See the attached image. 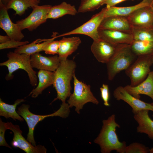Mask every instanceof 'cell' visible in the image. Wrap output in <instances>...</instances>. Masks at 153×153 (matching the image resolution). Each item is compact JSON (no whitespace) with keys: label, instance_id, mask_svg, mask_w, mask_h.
<instances>
[{"label":"cell","instance_id":"26","mask_svg":"<svg viewBox=\"0 0 153 153\" xmlns=\"http://www.w3.org/2000/svg\"><path fill=\"white\" fill-rule=\"evenodd\" d=\"M40 2V0H11L6 7L8 10H14L15 14L21 16L28 8L38 5Z\"/></svg>","mask_w":153,"mask_h":153},{"label":"cell","instance_id":"32","mask_svg":"<svg viewBox=\"0 0 153 153\" xmlns=\"http://www.w3.org/2000/svg\"><path fill=\"white\" fill-rule=\"evenodd\" d=\"M29 41H18L13 40H10L9 41L4 43H0V49L2 50L12 48H17L21 46L27 44Z\"/></svg>","mask_w":153,"mask_h":153},{"label":"cell","instance_id":"2","mask_svg":"<svg viewBox=\"0 0 153 153\" xmlns=\"http://www.w3.org/2000/svg\"><path fill=\"white\" fill-rule=\"evenodd\" d=\"M76 63L73 60H61L60 65L54 72L53 85L57 96L52 102L57 99L65 102L67 97L71 95V81L76 67Z\"/></svg>","mask_w":153,"mask_h":153},{"label":"cell","instance_id":"29","mask_svg":"<svg viewBox=\"0 0 153 153\" xmlns=\"http://www.w3.org/2000/svg\"><path fill=\"white\" fill-rule=\"evenodd\" d=\"M104 0H80L78 9L79 13L92 12L98 9Z\"/></svg>","mask_w":153,"mask_h":153},{"label":"cell","instance_id":"31","mask_svg":"<svg viewBox=\"0 0 153 153\" xmlns=\"http://www.w3.org/2000/svg\"><path fill=\"white\" fill-rule=\"evenodd\" d=\"M59 45V41L53 40L44 47L43 51L46 54L54 55L58 54Z\"/></svg>","mask_w":153,"mask_h":153},{"label":"cell","instance_id":"40","mask_svg":"<svg viewBox=\"0 0 153 153\" xmlns=\"http://www.w3.org/2000/svg\"><path fill=\"white\" fill-rule=\"evenodd\" d=\"M152 116L153 117V114L152 115Z\"/></svg>","mask_w":153,"mask_h":153},{"label":"cell","instance_id":"19","mask_svg":"<svg viewBox=\"0 0 153 153\" xmlns=\"http://www.w3.org/2000/svg\"><path fill=\"white\" fill-rule=\"evenodd\" d=\"M149 111L143 110L134 113L133 117L138 124L137 132L146 134L153 140V120L149 115Z\"/></svg>","mask_w":153,"mask_h":153},{"label":"cell","instance_id":"12","mask_svg":"<svg viewBox=\"0 0 153 153\" xmlns=\"http://www.w3.org/2000/svg\"><path fill=\"white\" fill-rule=\"evenodd\" d=\"M6 6L0 1V27L12 40L21 41L24 35L16 23L12 22Z\"/></svg>","mask_w":153,"mask_h":153},{"label":"cell","instance_id":"10","mask_svg":"<svg viewBox=\"0 0 153 153\" xmlns=\"http://www.w3.org/2000/svg\"><path fill=\"white\" fill-rule=\"evenodd\" d=\"M7 129L12 131L14 136L11 142L12 146L18 148L27 153H46V149L44 146L38 145L34 146L29 143L22 135V131L18 125H14L11 122L5 123Z\"/></svg>","mask_w":153,"mask_h":153},{"label":"cell","instance_id":"30","mask_svg":"<svg viewBox=\"0 0 153 153\" xmlns=\"http://www.w3.org/2000/svg\"><path fill=\"white\" fill-rule=\"evenodd\" d=\"M150 149L144 145L137 142L133 143L126 146L124 153H148Z\"/></svg>","mask_w":153,"mask_h":153},{"label":"cell","instance_id":"28","mask_svg":"<svg viewBox=\"0 0 153 153\" xmlns=\"http://www.w3.org/2000/svg\"><path fill=\"white\" fill-rule=\"evenodd\" d=\"M134 40L153 42V27H132Z\"/></svg>","mask_w":153,"mask_h":153},{"label":"cell","instance_id":"11","mask_svg":"<svg viewBox=\"0 0 153 153\" xmlns=\"http://www.w3.org/2000/svg\"><path fill=\"white\" fill-rule=\"evenodd\" d=\"M128 17L132 27H153V3L137 9Z\"/></svg>","mask_w":153,"mask_h":153},{"label":"cell","instance_id":"25","mask_svg":"<svg viewBox=\"0 0 153 153\" xmlns=\"http://www.w3.org/2000/svg\"><path fill=\"white\" fill-rule=\"evenodd\" d=\"M25 101L24 99H19L16 100L14 104L10 105L3 102L0 98V115L6 118H11L14 120H18L21 122L23 121L24 119L20 116L16 112L17 106L21 103Z\"/></svg>","mask_w":153,"mask_h":153},{"label":"cell","instance_id":"22","mask_svg":"<svg viewBox=\"0 0 153 153\" xmlns=\"http://www.w3.org/2000/svg\"><path fill=\"white\" fill-rule=\"evenodd\" d=\"M54 72L39 70L37 73L39 82L37 87L33 89L29 95L32 97L36 98L41 94L46 88L53 85Z\"/></svg>","mask_w":153,"mask_h":153},{"label":"cell","instance_id":"16","mask_svg":"<svg viewBox=\"0 0 153 153\" xmlns=\"http://www.w3.org/2000/svg\"><path fill=\"white\" fill-rule=\"evenodd\" d=\"M60 60L57 55L44 56L39 52L31 55L30 63L33 68L39 70L55 72L59 66Z\"/></svg>","mask_w":153,"mask_h":153},{"label":"cell","instance_id":"33","mask_svg":"<svg viewBox=\"0 0 153 153\" xmlns=\"http://www.w3.org/2000/svg\"><path fill=\"white\" fill-rule=\"evenodd\" d=\"M101 96L104 105L107 107L109 106V86L107 84H103L100 88Z\"/></svg>","mask_w":153,"mask_h":153},{"label":"cell","instance_id":"14","mask_svg":"<svg viewBox=\"0 0 153 153\" xmlns=\"http://www.w3.org/2000/svg\"><path fill=\"white\" fill-rule=\"evenodd\" d=\"M117 45L100 39L97 41H93L91 46V50L99 62L106 63L114 54Z\"/></svg>","mask_w":153,"mask_h":153},{"label":"cell","instance_id":"36","mask_svg":"<svg viewBox=\"0 0 153 153\" xmlns=\"http://www.w3.org/2000/svg\"><path fill=\"white\" fill-rule=\"evenodd\" d=\"M11 40L10 38L8 35H0V43H3L6 42Z\"/></svg>","mask_w":153,"mask_h":153},{"label":"cell","instance_id":"39","mask_svg":"<svg viewBox=\"0 0 153 153\" xmlns=\"http://www.w3.org/2000/svg\"><path fill=\"white\" fill-rule=\"evenodd\" d=\"M152 62H153V54H152ZM151 104L153 106V102L151 103Z\"/></svg>","mask_w":153,"mask_h":153},{"label":"cell","instance_id":"20","mask_svg":"<svg viewBox=\"0 0 153 153\" xmlns=\"http://www.w3.org/2000/svg\"><path fill=\"white\" fill-rule=\"evenodd\" d=\"M58 56L61 60H66L76 51L81 42L78 37H63L60 41Z\"/></svg>","mask_w":153,"mask_h":153},{"label":"cell","instance_id":"18","mask_svg":"<svg viewBox=\"0 0 153 153\" xmlns=\"http://www.w3.org/2000/svg\"><path fill=\"white\" fill-rule=\"evenodd\" d=\"M126 90L134 97L140 99V95L148 96L153 101V71H150L146 78L137 85H127L124 87Z\"/></svg>","mask_w":153,"mask_h":153},{"label":"cell","instance_id":"27","mask_svg":"<svg viewBox=\"0 0 153 153\" xmlns=\"http://www.w3.org/2000/svg\"><path fill=\"white\" fill-rule=\"evenodd\" d=\"M133 52L137 56L153 54V42L134 40L130 44Z\"/></svg>","mask_w":153,"mask_h":153},{"label":"cell","instance_id":"13","mask_svg":"<svg viewBox=\"0 0 153 153\" xmlns=\"http://www.w3.org/2000/svg\"><path fill=\"white\" fill-rule=\"evenodd\" d=\"M113 95L117 100H123L129 105L133 113L143 110L153 112V106L151 103H146L134 97L122 86L117 87L114 90Z\"/></svg>","mask_w":153,"mask_h":153},{"label":"cell","instance_id":"3","mask_svg":"<svg viewBox=\"0 0 153 153\" xmlns=\"http://www.w3.org/2000/svg\"><path fill=\"white\" fill-rule=\"evenodd\" d=\"M137 57L132 51L130 44H118L113 55L106 63L108 80H112L117 74L126 70Z\"/></svg>","mask_w":153,"mask_h":153},{"label":"cell","instance_id":"21","mask_svg":"<svg viewBox=\"0 0 153 153\" xmlns=\"http://www.w3.org/2000/svg\"><path fill=\"white\" fill-rule=\"evenodd\" d=\"M153 3V0H143L138 4L131 6L118 7L115 6L109 8L106 7L105 17L120 15L128 16L137 9Z\"/></svg>","mask_w":153,"mask_h":153},{"label":"cell","instance_id":"34","mask_svg":"<svg viewBox=\"0 0 153 153\" xmlns=\"http://www.w3.org/2000/svg\"><path fill=\"white\" fill-rule=\"evenodd\" d=\"M7 129L5 122H3L0 119V146H4L12 148L6 141L5 137V134L6 130Z\"/></svg>","mask_w":153,"mask_h":153},{"label":"cell","instance_id":"24","mask_svg":"<svg viewBox=\"0 0 153 153\" xmlns=\"http://www.w3.org/2000/svg\"><path fill=\"white\" fill-rule=\"evenodd\" d=\"M78 12L75 6L66 2L52 6L47 16V19H56L66 15H75Z\"/></svg>","mask_w":153,"mask_h":153},{"label":"cell","instance_id":"5","mask_svg":"<svg viewBox=\"0 0 153 153\" xmlns=\"http://www.w3.org/2000/svg\"><path fill=\"white\" fill-rule=\"evenodd\" d=\"M7 60L0 63V66H6L8 68V73L6 77V80L12 79L14 72L19 69H22L27 73L31 86L37 85L38 77L36 72L33 70L31 64V55L10 52L7 54Z\"/></svg>","mask_w":153,"mask_h":153},{"label":"cell","instance_id":"6","mask_svg":"<svg viewBox=\"0 0 153 153\" xmlns=\"http://www.w3.org/2000/svg\"><path fill=\"white\" fill-rule=\"evenodd\" d=\"M74 90L67 101L70 108L75 107V110L78 114L84 105L88 102L98 105L99 102L94 96L90 90V86L78 80L75 74L73 76Z\"/></svg>","mask_w":153,"mask_h":153},{"label":"cell","instance_id":"37","mask_svg":"<svg viewBox=\"0 0 153 153\" xmlns=\"http://www.w3.org/2000/svg\"><path fill=\"white\" fill-rule=\"evenodd\" d=\"M11 0H0L2 3L6 6Z\"/></svg>","mask_w":153,"mask_h":153},{"label":"cell","instance_id":"15","mask_svg":"<svg viewBox=\"0 0 153 153\" xmlns=\"http://www.w3.org/2000/svg\"><path fill=\"white\" fill-rule=\"evenodd\" d=\"M100 39L114 45L131 44L134 41L131 33L112 29H98Z\"/></svg>","mask_w":153,"mask_h":153},{"label":"cell","instance_id":"9","mask_svg":"<svg viewBox=\"0 0 153 153\" xmlns=\"http://www.w3.org/2000/svg\"><path fill=\"white\" fill-rule=\"evenodd\" d=\"M105 7L98 13L93 15L91 18L82 25L69 32L64 33L56 37L73 34H80L88 36L93 41H97L100 39L98 29L101 22L105 17Z\"/></svg>","mask_w":153,"mask_h":153},{"label":"cell","instance_id":"1","mask_svg":"<svg viewBox=\"0 0 153 153\" xmlns=\"http://www.w3.org/2000/svg\"><path fill=\"white\" fill-rule=\"evenodd\" d=\"M103 125L100 132L94 142L99 145L102 153H110L112 150L117 152L124 153L127 146L125 141H120L116 132L117 128L120 126L116 120L113 114L102 121Z\"/></svg>","mask_w":153,"mask_h":153},{"label":"cell","instance_id":"4","mask_svg":"<svg viewBox=\"0 0 153 153\" xmlns=\"http://www.w3.org/2000/svg\"><path fill=\"white\" fill-rule=\"evenodd\" d=\"M30 106L23 104L18 108L17 112L26 122L28 127L29 131L27 140L33 145L36 146L34 137L35 128L39 122L49 117L59 116L66 118L69 116L70 112V107L68 103L62 102L60 109L51 114L46 115H38L31 112L29 110Z\"/></svg>","mask_w":153,"mask_h":153},{"label":"cell","instance_id":"38","mask_svg":"<svg viewBox=\"0 0 153 153\" xmlns=\"http://www.w3.org/2000/svg\"><path fill=\"white\" fill-rule=\"evenodd\" d=\"M150 153H153V148H152L151 149H150Z\"/></svg>","mask_w":153,"mask_h":153},{"label":"cell","instance_id":"23","mask_svg":"<svg viewBox=\"0 0 153 153\" xmlns=\"http://www.w3.org/2000/svg\"><path fill=\"white\" fill-rule=\"evenodd\" d=\"M56 34L53 35L52 38L48 39H37L29 44L20 46L14 50V52L19 54H25L31 55L43 51L44 47L49 42L56 38Z\"/></svg>","mask_w":153,"mask_h":153},{"label":"cell","instance_id":"8","mask_svg":"<svg viewBox=\"0 0 153 153\" xmlns=\"http://www.w3.org/2000/svg\"><path fill=\"white\" fill-rule=\"evenodd\" d=\"M52 6L49 5L35 6L32 8V11L27 17L17 21L16 23L22 31L25 29L33 31L46 22Z\"/></svg>","mask_w":153,"mask_h":153},{"label":"cell","instance_id":"17","mask_svg":"<svg viewBox=\"0 0 153 153\" xmlns=\"http://www.w3.org/2000/svg\"><path fill=\"white\" fill-rule=\"evenodd\" d=\"M131 29L128 16L115 15L104 17L98 29L114 30L131 33Z\"/></svg>","mask_w":153,"mask_h":153},{"label":"cell","instance_id":"7","mask_svg":"<svg viewBox=\"0 0 153 153\" xmlns=\"http://www.w3.org/2000/svg\"><path fill=\"white\" fill-rule=\"evenodd\" d=\"M152 55L137 56L135 61L125 70L126 75L130 79L131 86L137 85L147 76L150 72V67L153 65Z\"/></svg>","mask_w":153,"mask_h":153},{"label":"cell","instance_id":"35","mask_svg":"<svg viewBox=\"0 0 153 153\" xmlns=\"http://www.w3.org/2000/svg\"><path fill=\"white\" fill-rule=\"evenodd\" d=\"M127 0H104L102 3L101 6L106 4V7L109 8L115 6L118 4ZM131 0L133 1V0Z\"/></svg>","mask_w":153,"mask_h":153}]
</instances>
